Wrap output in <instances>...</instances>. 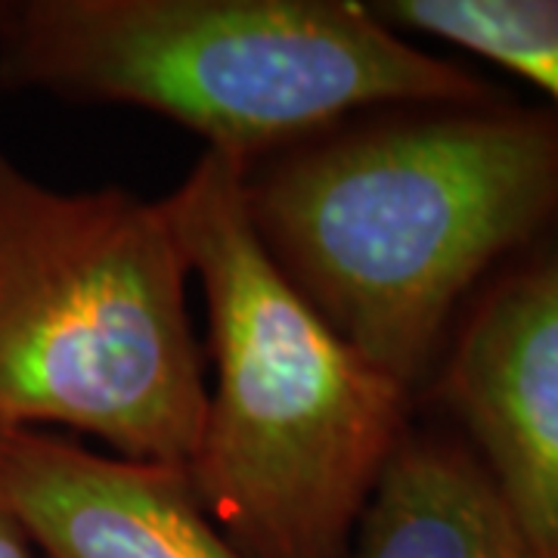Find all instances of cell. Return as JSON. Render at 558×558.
<instances>
[{"mask_svg": "<svg viewBox=\"0 0 558 558\" xmlns=\"http://www.w3.org/2000/svg\"><path fill=\"white\" fill-rule=\"evenodd\" d=\"M407 38H438L546 94L558 116V0H373Z\"/></svg>", "mask_w": 558, "mask_h": 558, "instance_id": "obj_8", "label": "cell"}, {"mask_svg": "<svg viewBox=\"0 0 558 558\" xmlns=\"http://www.w3.org/2000/svg\"><path fill=\"white\" fill-rule=\"evenodd\" d=\"M0 84L137 106L245 168L376 109L497 97L360 0H0Z\"/></svg>", "mask_w": 558, "mask_h": 558, "instance_id": "obj_3", "label": "cell"}, {"mask_svg": "<svg viewBox=\"0 0 558 558\" xmlns=\"http://www.w3.org/2000/svg\"><path fill=\"white\" fill-rule=\"evenodd\" d=\"M165 208L208 307L215 381L186 465L202 509L248 558H344L416 398L279 270L240 159L205 149Z\"/></svg>", "mask_w": 558, "mask_h": 558, "instance_id": "obj_2", "label": "cell"}, {"mask_svg": "<svg viewBox=\"0 0 558 558\" xmlns=\"http://www.w3.org/2000/svg\"><path fill=\"white\" fill-rule=\"evenodd\" d=\"M190 282L165 199L53 190L0 153V432L190 465L208 395Z\"/></svg>", "mask_w": 558, "mask_h": 558, "instance_id": "obj_4", "label": "cell"}, {"mask_svg": "<svg viewBox=\"0 0 558 558\" xmlns=\"http://www.w3.org/2000/svg\"><path fill=\"white\" fill-rule=\"evenodd\" d=\"M0 497L38 558H248L208 519L186 465L0 432Z\"/></svg>", "mask_w": 558, "mask_h": 558, "instance_id": "obj_6", "label": "cell"}, {"mask_svg": "<svg viewBox=\"0 0 558 558\" xmlns=\"http://www.w3.org/2000/svg\"><path fill=\"white\" fill-rule=\"evenodd\" d=\"M344 558H537L475 453L413 425L381 469Z\"/></svg>", "mask_w": 558, "mask_h": 558, "instance_id": "obj_7", "label": "cell"}, {"mask_svg": "<svg viewBox=\"0 0 558 558\" xmlns=\"http://www.w3.org/2000/svg\"><path fill=\"white\" fill-rule=\"evenodd\" d=\"M0 558H38L3 497H0Z\"/></svg>", "mask_w": 558, "mask_h": 558, "instance_id": "obj_9", "label": "cell"}, {"mask_svg": "<svg viewBox=\"0 0 558 558\" xmlns=\"http://www.w3.org/2000/svg\"><path fill=\"white\" fill-rule=\"evenodd\" d=\"M245 199L279 270L416 398L472 292L558 227V116L376 109L245 168Z\"/></svg>", "mask_w": 558, "mask_h": 558, "instance_id": "obj_1", "label": "cell"}, {"mask_svg": "<svg viewBox=\"0 0 558 558\" xmlns=\"http://www.w3.org/2000/svg\"><path fill=\"white\" fill-rule=\"evenodd\" d=\"M475 453L537 558H558V227L502 260L418 388Z\"/></svg>", "mask_w": 558, "mask_h": 558, "instance_id": "obj_5", "label": "cell"}]
</instances>
